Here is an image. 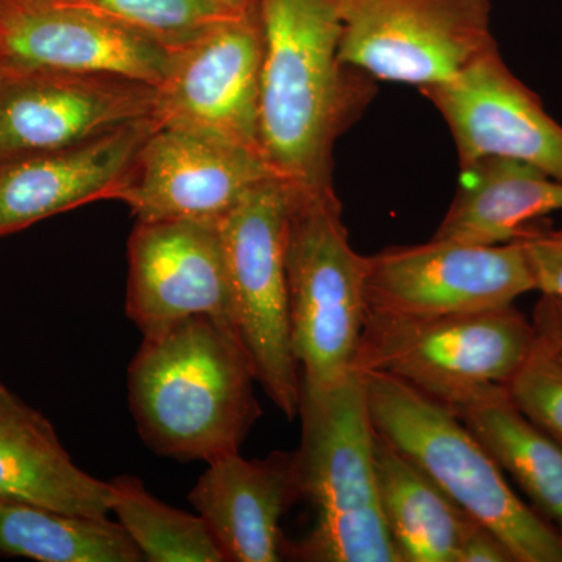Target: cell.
Listing matches in <instances>:
<instances>
[{
    "instance_id": "6da1fadb",
    "label": "cell",
    "mask_w": 562,
    "mask_h": 562,
    "mask_svg": "<svg viewBox=\"0 0 562 562\" xmlns=\"http://www.w3.org/2000/svg\"><path fill=\"white\" fill-rule=\"evenodd\" d=\"M257 7L262 157L292 190H335L336 140L362 116L376 80L339 57L338 0H257Z\"/></svg>"
},
{
    "instance_id": "7a4b0ae2",
    "label": "cell",
    "mask_w": 562,
    "mask_h": 562,
    "mask_svg": "<svg viewBox=\"0 0 562 562\" xmlns=\"http://www.w3.org/2000/svg\"><path fill=\"white\" fill-rule=\"evenodd\" d=\"M127 382L139 436L160 457L209 464L239 453L261 416L238 331L211 316L143 338Z\"/></svg>"
},
{
    "instance_id": "3957f363",
    "label": "cell",
    "mask_w": 562,
    "mask_h": 562,
    "mask_svg": "<svg viewBox=\"0 0 562 562\" xmlns=\"http://www.w3.org/2000/svg\"><path fill=\"white\" fill-rule=\"evenodd\" d=\"M302 439L295 454L312 530L288 543L286 558L308 562H402L384 524L372 427L360 372L327 387L302 384Z\"/></svg>"
},
{
    "instance_id": "277c9868",
    "label": "cell",
    "mask_w": 562,
    "mask_h": 562,
    "mask_svg": "<svg viewBox=\"0 0 562 562\" xmlns=\"http://www.w3.org/2000/svg\"><path fill=\"white\" fill-rule=\"evenodd\" d=\"M360 373L380 438L494 531L514 562H562L560 532L514 494L497 462L449 406L386 373Z\"/></svg>"
},
{
    "instance_id": "5b68a950",
    "label": "cell",
    "mask_w": 562,
    "mask_h": 562,
    "mask_svg": "<svg viewBox=\"0 0 562 562\" xmlns=\"http://www.w3.org/2000/svg\"><path fill=\"white\" fill-rule=\"evenodd\" d=\"M284 266L292 351L302 384L331 386L353 372L368 314L366 257L351 247L335 190L291 188Z\"/></svg>"
},
{
    "instance_id": "8992f818",
    "label": "cell",
    "mask_w": 562,
    "mask_h": 562,
    "mask_svg": "<svg viewBox=\"0 0 562 562\" xmlns=\"http://www.w3.org/2000/svg\"><path fill=\"white\" fill-rule=\"evenodd\" d=\"M538 344L514 305L490 312L408 317L368 310L351 371L402 380L443 405L508 384Z\"/></svg>"
},
{
    "instance_id": "52a82bcc",
    "label": "cell",
    "mask_w": 562,
    "mask_h": 562,
    "mask_svg": "<svg viewBox=\"0 0 562 562\" xmlns=\"http://www.w3.org/2000/svg\"><path fill=\"white\" fill-rule=\"evenodd\" d=\"M291 188L269 179L221 217L235 325L258 383L288 420L299 416L302 372L291 342L286 247Z\"/></svg>"
},
{
    "instance_id": "ba28073f",
    "label": "cell",
    "mask_w": 562,
    "mask_h": 562,
    "mask_svg": "<svg viewBox=\"0 0 562 562\" xmlns=\"http://www.w3.org/2000/svg\"><path fill=\"white\" fill-rule=\"evenodd\" d=\"M339 57L373 80L438 87L497 47L491 0H338Z\"/></svg>"
},
{
    "instance_id": "9c48e42d",
    "label": "cell",
    "mask_w": 562,
    "mask_h": 562,
    "mask_svg": "<svg viewBox=\"0 0 562 562\" xmlns=\"http://www.w3.org/2000/svg\"><path fill=\"white\" fill-rule=\"evenodd\" d=\"M368 310L435 317L490 312L536 291L522 244L480 246L436 239L366 257Z\"/></svg>"
},
{
    "instance_id": "30bf717a",
    "label": "cell",
    "mask_w": 562,
    "mask_h": 562,
    "mask_svg": "<svg viewBox=\"0 0 562 562\" xmlns=\"http://www.w3.org/2000/svg\"><path fill=\"white\" fill-rule=\"evenodd\" d=\"M273 177L262 155L249 147L157 122L110 201L124 202L136 221L221 220Z\"/></svg>"
},
{
    "instance_id": "8fae6325",
    "label": "cell",
    "mask_w": 562,
    "mask_h": 562,
    "mask_svg": "<svg viewBox=\"0 0 562 562\" xmlns=\"http://www.w3.org/2000/svg\"><path fill=\"white\" fill-rule=\"evenodd\" d=\"M173 52L91 7L2 0L0 69L121 77L158 88Z\"/></svg>"
},
{
    "instance_id": "7c38bea8",
    "label": "cell",
    "mask_w": 562,
    "mask_h": 562,
    "mask_svg": "<svg viewBox=\"0 0 562 562\" xmlns=\"http://www.w3.org/2000/svg\"><path fill=\"white\" fill-rule=\"evenodd\" d=\"M261 63L262 31L255 3L173 52L171 70L157 88L155 120L213 133L261 154Z\"/></svg>"
},
{
    "instance_id": "4fadbf2b",
    "label": "cell",
    "mask_w": 562,
    "mask_h": 562,
    "mask_svg": "<svg viewBox=\"0 0 562 562\" xmlns=\"http://www.w3.org/2000/svg\"><path fill=\"white\" fill-rule=\"evenodd\" d=\"M127 250L125 313L143 338L191 316L236 330L220 220L136 221Z\"/></svg>"
},
{
    "instance_id": "5bb4252c",
    "label": "cell",
    "mask_w": 562,
    "mask_h": 562,
    "mask_svg": "<svg viewBox=\"0 0 562 562\" xmlns=\"http://www.w3.org/2000/svg\"><path fill=\"white\" fill-rule=\"evenodd\" d=\"M155 102L143 81L0 69V165L154 117Z\"/></svg>"
},
{
    "instance_id": "9a60e30c",
    "label": "cell",
    "mask_w": 562,
    "mask_h": 562,
    "mask_svg": "<svg viewBox=\"0 0 562 562\" xmlns=\"http://www.w3.org/2000/svg\"><path fill=\"white\" fill-rule=\"evenodd\" d=\"M420 92L452 133L460 168L484 157H505L562 181V125L508 69L498 46L453 80Z\"/></svg>"
},
{
    "instance_id": "2e32d148",
    "label": "cell",
    "mask_w": 562,
    "mask_h": 562,
    "mask_svg": "<svg viewBox=\"0 0 562 562\" xmlns=\"http://www.w3.org/2000/svg\"><path fill=\"white\" fill-rule=\"evenodd\" d=\"M188 501L220 547L225 562H279L286 558L280 520L302 501L294 452L260 460L232 453L209 462Z\"/></svg>"
},
{
    "instance_id": "e0dca14e",
    "label": "cell",
    "mask_w": 562,
    "mask_h": 562,
    "mask_svg": "<svg viewBox=\"0 0 562 562\" xmlns=\"http://www.w3.org/2000/svg\"><path fill=\"white\" fill-rule=\"evenodd\" d=\"M155 117L32 157L0 165V236L98 201H110Z\"/></svg>"
},
{
    "instance_id": "ac0fdd59",
    "label": "cell",
    "mask_w": 562,
    "mask_h": 562,
    "mask_svg": "<svg viewBox=\"0 0 562 562\" xmlns=\"http://www.w3.org/2000/svg\"><path fill=\"white\" fill-rule=\"evenodd\" d=\"M0 498L106 519L110 482L81 471L46 417L0 383Z\"/></svg>"
},
{
    "instance_id": "d6986e66",
    "label": "cell",
    "mask_w": 562,
    "mask_h": 562,
    "mask_svg": "<svg viewBox=\"0 0 562 562\" xmlns=\"http://www.w3.org/2000/svg\"><path fill=\"white\" fill-rule=\"evenodd\" d=\"M560 210L562 181L528 162L484 157L461 166L460 188L432 238L497 246Z\"/></svg>"
},
{
    "instance_id": "ffe728a7",
    "label": "cell",
    "mask_w": 562,
    "mask_h": 562,
    "mask_svg": "<svg viewBox=\"0 0 562 562\" xmlns=\"http://www.w3.org/2000/svg\"><path fill=\"white\" fill-rule=\"evenodd\" d=\"M562 536V446L494 384L449 406Z\"/></svg>"
},
{
    "instance_id": "44dd1931",
    "label": "cell",
    "mask_w": 562,
    "mask_h": 562,
    "mask_svg": "<svg viewBox=\"0 0 562 562\" xmlns=\"http://www.w3.org/2000/svg\"><path fill=\"white\" fill-rule=\"evenodd\" d=\"M373 462L384 524L401 561L458 562L471 517L376 432Z\"/></svg>"
},
{
    "instance_id": "7402d4cb",
    "label": "cell",
    "mask_w": 562,
    "mask_h": 562,
    "mask_svg": "<svg viewBox=\"0 0 562 562\" xmlns=\"http://www.w3.org/2000/svg\"><path fill=\"white\" fill-rule=\"evenodd\" d=\"M0 554L40 562L144 561L110 517L72 516L9 498H0Z\"/></svg>"
},
{
    "instance_id": "603a6c76",
    "label": "cell",
    "mask_w": 562,
    "mask_h": 562,
    "mask_svg": "<svg viewBox=\"0 0 562 562\" xmlns=\"http://www.w3.org/2000/svg\"><path fill=\"white\" fill-rule=\"evenodd\" d=\"M111 514L128 532L144 561L225 562L202 517L172 508L155 498L139 479L117 476Z\"/></svg>"
},
{
    "instance_id": "cb8c5ba5",
    "label": "cell",
    "mask_w": 562,
    "mask_h": 562,
    "mask_svg": "<svg viewBox=\"0 0 562 562\" xmlns=\"http://www.w3.org/2000/svg\"><path fill=\"white\" fill-rule=\"evenodd\" d=\"M176 52L232 16L214 0H74Z\"/></svg>"
},
{
    "instance_id": "d4e9b609",
    "label": "cell",
    "mask_w": 562,
    "mask_h": 562,
    "mask_svg": "<svg viewBox=\"0 0 562 562\" xmlns=\"http://www.w3.org/2000/svg\"><path fill=\"white\" fill-rule=\"evenodd\" d=\"M514 403L562 446V361L541 341L506 384Z\"/></svg>"
},
{
    "instance_id": "484cf974",
    "label": "cell",
    "mask_w": 562,
    "mask_h": 562,
    "mask_svg": "<svg viewBox=\"0 0 562 562\" xmlns=\"http://www.w3.org/2000/svg\"><path fill=\"white\" fill-rule=\"evenodd\" d=\"M517 241L530 262L536 291L562 299V227H542L535 222Z\"/></svg>"
},
{
    "instance_id": "4316f807",
    "label": "cell",
    "mask_w": 562,
    "mask_h": 562,
    "mask_svg": "<svg viewBox=\"0 0 562 562\" xmlns=\"http://www.w3.org/2000/svg\"><path fill=\"white\" fill-rule=\"evenodd\" d=\"M458 562H514V558L494 531L471 517L462 535Z\"/></svg>"
},
{
    "instance_id": "83f0119b",
    "label": "cell",
    "mask_w": 562,
    "mask_h": 562,
    "mask_svg": "<svg viewBox=\"0 0 562 562\" xmlns=\"http://www.w3.org/2000/svg\"><path fill=\"white\" fill-rule=\"evenodd\" d=\"M531 322L539 341L562 361V299L541 294L532 310Z\"/></svg>"
},
{
    "instance_id": "f1b7e54d",
    "label": "cell",
    "mask_w": 562,
    "mask_h": 562,
    "mask_svg": "<svg viewBox=\"0 0 562 562\" xmlns=\"http://www.w3.org/2000/svg\"><path fill=\"white\" fill-rule=\"evenodd\" d=\"M214 2L231 13H243V11L251 9L257 0H214Z\"/></svg>"
},
{
    "instance_id": "f546056e",
    "label": "cell",
    "mask_w": 562,
    "mask_h": 562,
    "mask_svg": "<svg viewBox=\"0 0 562 562\" xmlns=\"http://www.w3.org/2000/svg\"><path fill=\"white\" fill-rule=\"evenodd\" d=\"M61 2H74V0H61Z\"/></svg>"
},
{
    "instance_id": "4dcf8cb0",
    "label": "cell",
    "mask_w": 562,
    "mask_h": 562,
    "mask_svg": "<svg viewBox=\"0 0 562 562\" xmlns=\"http://www.w3.org/2000/svg\"><path fill=\"white\" fill-rule=\"evenodd\" d=\"M0 5H2V0H0Z\"/></svg>"
}]
</instances>
